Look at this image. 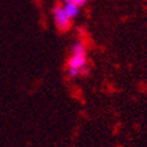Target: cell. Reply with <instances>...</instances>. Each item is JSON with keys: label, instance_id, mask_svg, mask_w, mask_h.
Here are the masks:
<instances>
[{"label": "cell", "instance_id": "6da1fadb", "mask_svg": "<svg viewBox=\"0 0 147 147\" xmlns=\"http://www.w3.org/2000/svg\"><path fill=\"white\" fill-rule=\"evenodd\" d=\"M88 50L84 42H76L71 47L70 57L66 63V74L69 78L74 80L82 74H88Z\"/></svg>", "mask_w": 147, "mask_h": 147}, {"label": "cell", "instance_id": "7a4b0ae2", "mask_svg": "<svg viewBox=\"0 0 147 147\" xmlns=\"http://www.w3.org/2000/svg\"><path fill=\"white\" fill-rule=\"evenodd\" d=\"M53 15L55 24L61 31H67L71 27V19L66 15L65 9H63V5H55L53 9Z\"/></svg>", "mask_w": 147, "mask_h": 147}, {"label": "cell", "instance_id": "3957f363", "mask_svg": "<svg viewBox=\"0 0 147 147\" xmlns=\"http://www.w3.org/2000/svg\"><path fill=\"white\" fill-rule=\"evenodd\" d=\"M63 9H65L66 15L70 19L77 18V16H78V13H80V7H78V5H76L74 3H65Z\"/></svg>", "mask_w": 147, "mask_h": 147}, {"label": "cell", "instance_id": "277c9868", "mask_svg": "<svg viewBox=\"0 0 147 147\" xmlns=\"http://www.w3.org/2000/svg\"><path fill=\"white\" fill-rule=\"evenodd\" d=\"M86 1H88V0H71V3H74V4L78 5V7L85 5V4H86Z\"/></svg>", "mask_w": 147, "mask_h": 147}, {"label": "cell", "instance_id": "5b68a950", "mask_svg": "<svg viewBox=\"0 0 147 147\" xmlns=\"http://www.w3.org/2000/svg\"><path fill=\"white\" fill-rule=\"evenodd\" d=\"M63 3H71V0H62Z\"/></svg>", "mask_w": 147, "mask_h": 147}]
</instances>
